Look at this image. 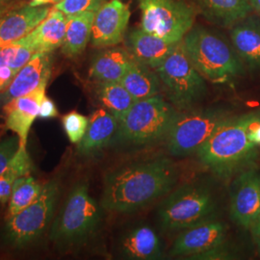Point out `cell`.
<instances>
[{"label": "cell", "instance_id": "d4e9b609", "mask_svg": "<svg viewBox=\"0 0 260 260\" xmlns=\"http://www.w3.org/2000/svg\"><path fill=\"white\" fill-rule=\"evenodd\" d=\"M94 95L105 110L121 120L136 101L121 82H95Z\"/></svg>", "mask_w": 260, "mask_h": 260}, {"label": "cell", "instance_id": "d6a6232c", "mask_svg": "<svg viewBox=\"0 0 260 260\" xmlns=\"http://www.w3.org/2000/svg\"><path fill=\"white\" fill-rule=\"evenodd\" d=\"M57 116H58V110H57L55 103H53L50 99L45 96L41 103L38 117L40 119H52V118H56Z\"/></svg>", "mask_w": 260, "mask_h": 260}, {"label": "cell", "instance_id": "e0dca14e", "mask_svg": "<svg viewBox=\"0 0 260 260\" xmlns=\"http://www.w3.org/2000/svg\"><path fill=\"white\" fill-rule=\"evenodd\" d=\"M67 21L65 14L53 7L37 27L16 43L27 46L36 54L50 53L62 47L65 39Z\"/></svg>", "mask_w": 260, "mask_h": 260}, {"label": "cell", "instance_id": "7a4b0ae2", "mask_svg": "<svg viewBox=\"0 0 260 260\" xmlns=\"http://www.w3.org/2000/svg\"><path fill=\"white\" fill-rule=\"evenodd\" d=\"M258 124V113L229 117L196 152L201 163L222 179L250 169L257 157V145L249 132Z\"/></svg>", "mask_w": 260, "mask_h": 260}, {"label": "cell", "instance_id": "ab89813d", "mask_svg": "<svg viewBox=\"0 0 260 260\" xmlns=\"http://www.w3.org/2000/svg\"><path fill=\"white\" fill-rule=\"evenodd\" d=\"M249 1H250L251 8L260 14V0H249Z\"/></svg>", "mask_w": 260, "mask_h": 260}, {"label": "cell", "instance_id": "1f68e13d", "mask_svg": "<svg viewBox=\"0 0 260 260\" xmlns=\"http://www.w3.org/2000/svg\"><path fill=\"white\" fill-rule=\"evenodd\" d=\"M18 44V43H17ZM19 45V50L17 52V54L15 56L14 60L12 61V63L10 64V68L15 72V74L17 75L19 71L27 64L28 62L36 55V53L27 46L24 45Z\"/></svg>", "mask_w": 260, "mask_h": 260}, {"label": "cell", "instance_id": "603a6c76", "mask_svg": "<svg viewBox=\"0 0 260 260\" xmlns=\"http://www.w3.org/2000/svg\"><path fill=\"white\" fill-rule=\"evenodd\" d=\"M121 251L130 259H157L162 255L159 237L149 226L131 231L122 240Z\"/></svg>", "mask_w": 260, "mask_h": 260}, {"label": "cell", "instance_id": "83f0119b", "mask_svg": "<svg viewBox=\"0 0 260 260\" xmlns=\"http://www.w3.org/2000/svg\"><path fill=\"white\" fill-rule=\"evenodd\" d=\"M43 187V184L30 175L18 178L14 183L10 196L7 218L19 213L31 205L42 192Z\"/></svg>", "mask_w": 260, "mask_h": 260}, {"label": "cell", "instance_id": "f35d334b", "mask_svg": "<svg viewBox=\"0 0 260 260\" xmlns=\"http://www.w3.org/2000/svg\"><path fill=\"white\" fill-rule=\"evenodd\" d=\"M57 2L58 0H33L31 4L34 6H38V5H46L49 3H57Z\"/></svg>", "mask_w": 260, "mask_h": 260}, {"label": "cell", "instance_id": "d6986e66", "mask_svg": "<svg viewBox=\"0 0 260 260\" xmlns=\"http://www.w3.org/2000/svg\"><path fill=\"white\" fill-rule=\"evenodd\" d=\"M133 57L121 47H112L93 58L89 76L94 82H121L127 72Z\"/></svg>", "mask_w": 260, "mask_h": 260}, {"label": "cell", "instance_id": "9c48e42d", "mask_svg": "<svg viewBox=\"0 0 260 260\" xmlns=\"http://www.w3.org/2000/svg\"><path fill=\"white\" fill-rule=\"evenodd\" d=\"M229 117L214 108L177 112L166 136L169 152L176 156L197 152Z\"/></svg>", "mask_w": 260, "mask_h": 260}, {"label": "cell", "instance_id": "52a82bcc", "mask_svg": "<svg viewBox=\"0 0 260 260\" xmlns=\"http://www.w3.org/2000/svg\"><path fill=\"white\" fill-rule=\"evenodd\" d=\"M215 211L211 190L203 184H185L164 200L158 215L162 229L169 232L184 231L210 220Z\"/></svg>", "mask_w": 260, "mask_h": 260}, {"label": "cell", "instance_id": "8992f818", "mask_svg": "<svg viewBox=\"0 0 260 260\" xmlns=\"http://www.w3.org/2000/svg\"><path fill=\"white\" fill-rule=\"evenodd\" d=\"M155 71L169 102L178 111L193 109L206 93L205 78L187 55L182 41Z\"/></svg>", "mask_w": 260, "mask_h": 260}, {"label": "cell", "instance_id": "44dd1931", "mask_svg": "<svg viewBox=\"0 0 260 260\" xmlns=\"http://www.w3.org/2000/svg\"><path fill=\"white\" fill-rule=\"evenodd\" d=\"M233 47L236 53L251 69L260 67V21L244 19L232 31Z\"/></svg>", "mask_w": 260, "mask_h": 260}, {"label": "cell", "instance_id": "4fadbf2b", "mask_svg": "<svg viewBox=\"0 0 260 260\" xmlns=\"http://www.w3.org/2000/svg\"><path fill=\"white\" fill-rule=\"evenodd\" d=\"M129 19V8L121 0H110L104 3L94 14L92 45L96 47L119 45L123 40Z\"/></svg>", "mask_w": 260, "mask_h": 260}, {"label": "cell", "instance_id": "2e32d148", "mask_svg": "<svg viewBox=\"0 0 260 260\" xmlns=\"http://www.w3.org/2000/svg\"><path fill=\"white\" fill-rule=\"evenodd\" d=\"M50 53H38L14 77L9 86L0 94L3 105L12 100L33 92L47 84L51 75Z\"/></svg>", "mask_w": 260, "mask_h": 260}, {"label": "cell", "instance_id": "5b68a950", "mask_svg": "<svg viewBox=\"0 0 260 260\" xmlns=\"http://www.w3.org/2000/svg\"><path fill=\"white\" fill-rule=\"evenodd\" d=\"M102 211L89 193L87 182L75 184L50 232V239L61 247L80 245L98 230Z\"/></svg>", "mask_w": 260, "mask_h": 260}, {"label": "cell", "instance_id": "6da1fadb", "mask_svg": "<svg viewBox=\"0 0 260 260\" xmlns=\"http://www.w3.org/2000/svg\"><path fill=\"white\" fill-rule=\"evenodd\" d=\"M178 171L169 158L133 163L108 173L104 179L102 205L105 210L130 213L169 193Z\"/></svg>", "mask_w": 260, "mask_h": 260}, {"label": "cell", "instance_id": "f546056e", "mask_svg": "<svg viewBox=\"0 0 260 260\" xmlns=\"http://www.w3.org/2000/svg\"><path fill=\"white\" fill-rule=\"evenodd\" d=\"M108 0H61L54 5L67 16L76 15L84 12H96Z\"/></svg>", "mask_w": 260, "mask_h": 260}, {"label": "cell", "instance_id": "836d02e7", "mask_svg": "<svg viewBox=\"0 0 260 260\" xmlns=\"http://www.w3.org/2000/svg\"><path fill=\"white\" fill-rule=\"evenodd\" d=\"M19 45L14 43L7 47H3L0 49V68L1 67H9L12 61L14 60L15 56L19 50Z\"/></svg>", "mask_w": 260, "mask_h": 260}, {"label": "cell", "instance_id": "f1b7e54d", "mask_svg": "<svg viewBox=\"0 0 260 260\" xmlns=\"http://www.w3.org/2000/svg\"><path fill=\"white\" fill-rule=\"evenodd\" d=\"M62 122L69 140L73 144L80 143L88 128L89 119L78 112L73 111L63 117Z\"/></svg>", "mask_w": 260, "mask_h": 260}, {"label": "cell", "instance_id": "3957f363", "mask_svg": "<svg viewBox=\"0 0 260 260\" xmlns=\"http://www.w3.org/2000/svg\"><path fill=\"white\" fill-rule=\"evenodd\" d=\"M177 113V109L159 94L138 101L119 121L112 142L144 147L166 139Z\"/></svg>", "mask_w": 260, "mask_h": 260}, {"label": "cell", "instance_id": "484cf974", "mask_svg": "<svg viewBox=\"0 0 260 260\" xmlns=\"http://www.w3.org/2000/svg\"><path fill=\"white\" fill-rule=\"evenodd\" d=\"M207 17L223 26H232L251 13L249 0H199Z\"/></svg>", "mask_w": 260, "mask_h": 260}, {"label": "cell", "instance_id": "8d00e7d4", "mask_svg": "<svg viewBox=\"0 0 260 260\" xmlns=\"http://www.w3.org/2000/svg\"><path fill=\"white\" fill-rule=\"evenodd\" d=\"M249 138L255 145H260V124L251 129L249 132Z\"/></svg>", "mask_w": 260, "mask_h": 260}, {"label": "cell", "instance_id": "60d3db41", "mask_svg": "<svg viewBox=\"0 0 260 260\" xmlns=\"http://www.w3.org/2000/svg\"><path fill=\"white\" fill-rule=\"evenodd\" d=\"M59 1H61V0H58V2H59Z\"/></svg>", "mask_w": 260, "mask_h": 260}, {"label": "cell", "instance_id": "ba28073f", "mask_svg": "<svg viewBox=\"0 0 260 260\" xmlns=\"http://www.w3.org/2000/svg\"><path fill=\"white\" fill-rule=\"evenodd\" d=\"M59 193L57 179L47 182L31 205L8 218L5 225L6 241L14 248H24L40 240L53 218Z\"/></svg>", "mask_w": 260, "mask_h": 260}, {"label": "cell", "instance_id": "d590c367", "mask_svg": "<svg viewBox=\"0 0 260 260\" xmlns=\"http://www.w3.org/2000/svg\"><path fill=\"white\" fill-rule=\"evenodd\" d=\"M250 230L252 233L254 242L257 245V248L260 251V216L254 221V223L251 224Z\"/></svg>", "mask_w": 260, "mask_h": 260}, {"label": "cell", "instance_id": "cb8c5ba5", "mask_svg": "<svg viewBox=\"0 0 260 260\" xmlns=\"http://www.w3.org/2000/svg\"><path fill=\"white\" fill-rule=\"evenodd\" d=\"M95 12H84L67 16L65 39L62 45V52L67 57L73 58L81 54L91 41L93 18Z\"/></svg>", "mask_w": 260, "mask_h": 260}, {"label": "cell", "instance_id": "4dcf8cb0", "mask_svg": "<svg viewBox=\"0 0 260 260\" xmlns=\"http://www.w3.org/2000/svg\"><path fill=\"white\" fill-rule=\"evenodd\" d=\"M20 147L19 136H10L0 141V175L9 166Z\"/></svg>", "mask_w": 260, "mask_h": 260}, {"label": "cell", "instance_id": "277c9868", "mask_svg": "<svg viewBox=\"0 0 260 260\" xmlns=\"http://www.w3.org/2000/svg\"><path fill=\"white\" fill-rule=\"evenodd\" d=\"M186 53L197 71L214 83L244 72L241 58L224 39L205 28L191 29L182 40Z\"/></svg>", "mask_w": 260, "mask_h": 260}, {"label": "cell", "instance_id": "7c38bea8", "mask_svg": "<svg viewBox=\"0 0 260 260\" xmlns=\"http://www.w3.org/2000/svg\"><path fill=\"white\" fill-rule=\"evenodd\" d=\"M260 216V174L253 169L241 172L234 181L231 196V218L250 229Z\"/></svg>", "mask_w": 260, "mask_h": 260}, {"label": "cell", "instance_id": "4316f807", "mask_svg": "<svg viewBox=\"0 0 260 260\" xmlns=\"http://www.w3.org/2000/svg\"><path fill=\"white\" fill-rule=\"evenodd\" d=\"M32 161L26 147H19V151L12 159L6 171L0 175V202H8L15 181L19 177L30 175Z\"/></svg>", "mask_w": 260, "mask_h": 260}, {"label": "cell", "instance_id": "ac0fdd59", "mask_svg": "<svg viewBox=\"0 0 260 260\" xmlns=\"http://www.w3.org/2000/svg\"><path fill=\"white\" fill-rule=\"evenodd\" d=\"M177 44L168 42L142 28L133 30L128 37L129 53L133 59L153 70L165 61Z\"/></svg>", "mask_w": 260, "mask_h": 260}, {"label": "cell", "instance_id": "74e56055", "mask_svg": "<svg viewBox=\"0 0 260 260\" xmlns=\"http://www.w3.org/2000/svg\"><path fill=\"white\" fill-rule=\"evenodd\" d=\"M11 7V0H0V17L3 16Z\"/></svg>", "mask_w": 260, "mask_h": 260}, {"label": "cell", "instance_id": "5bb4252c", "mask_svg": "<svg viewBox=\"0 0 260 260\" xmlns=\"http://www.w3.org/2000/svg\"><path fill=\"white\" fill-rule=\"evenodd\" d=\"M47 85H42L33 92L3 105L6 127L19 136L21 147H26L28 133L39 115L41 103L46 96Z\"/></svg>", "mask_w": 260, "mask_h": 260}, {"label": "cell", "instance_id": "7402d4cb", "mask_svg": "<svg viewBox=\"0 0 260 260\" xmlns=\"http://www.w3.org/2000/svg\"><path fill=\"white\" fill-rule=\"evenodd\" d=\"M121 83L138 102L156 95L161 89V81L155 70L132 60L125 75L121 78Z\"/></svg>", "mask_w": 260, "mask_h": 260}, {"label": "cell", "instance_id": "e575fe53", "mask_svg": "<svg viewBox=\"0 0 260 260\" xmlns=\"http://www.w3.org/2000/svg\"><path fill=\"white\" fill-rule=\"evenodd\" d=\"M15 76V72L8 66L0 68V92L4 91L9 86Z\"/></svg>", "mask_w": 260, "mask_h": 260}, {"label": "cell", "instance_id": "30bf717a", "mask_svg": "<svg viewBox=\"0 0 260 260\" xmlns=\"http://www.w3.org/2000/svg\"><path fill=\"white\" fill-rule=\"evenodd\" d=\"M145 31L177 44L192 29L195 13L181 0H138Z\"/></svg>", "mask_w": 260, "mask_h": 260}, {"label": "cell", "instance_id": "8fae6325", "mask_svg": "<svg viewBox=\"0 0 260 260\" xmlns=\"http://www.w3.org/2000/svg\"><path fill=\"white\" fill-rule=\"evenodd\" d=\"M225 237V224L210 219L184 230L174 243L171 255L201 259L206 253L223 247Z\"/></svg>", "mask_w": 260, "mask_h": 260}, {"label": "cell", "instance_id": "ffe728a7", "mask_svg": "<svg viewBox=\"0 0 260 260\" xmlns=\"http://www.w3.org/2000/svg\"><path fill=\"white\" fill-rule=\"evenodd\" d=\"M118 125L119 121L104 108L93 112L83 139L78 143V151L87 155L103 149L112 142Z\"/></svg>", "mask_w": 260, "mask_h": 260}, {"label": "cell", "instance_id": "9a60e30c", "mask_svg": "<svg viewBox=\"0 0 260 260\" xmlns=\"http://www.w3.org/2000/svg\"><path fill=\"white\" fill-rule=\"evenodd\" d=\"M50 10L30 3L7 11L0 17V49L27 36L47 18Z\"/></svg>", "mask_w": 260, "mask_h": 260}]
</instances>
